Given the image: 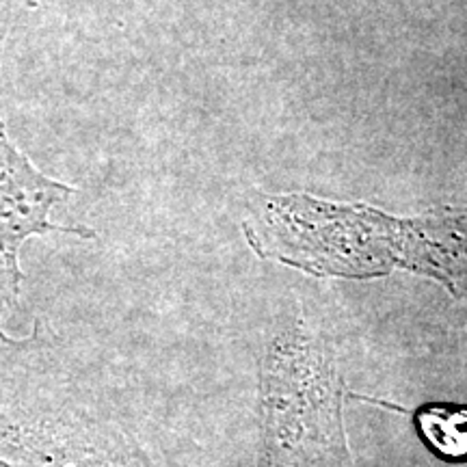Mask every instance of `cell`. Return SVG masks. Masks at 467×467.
Instances as JSON below:
<instances>
[{
    "label": "cell",
    "mask_w": 467,
    "mask_h": 467,
    "mask_svg": "<svg viewBox=\"0 0 467 467\" xmlns=\"http://www.w3.org/2000/svg\"><path fill=\"white\" fill-rule=\"evenodd\" d=\"M69 192L72 189L67 186L50 182L33 171L0 130V255L7 258L11 273L16 271L17 247L26 236L48 230L72 232L46 219L52 203Z\"/></svg>",
    "instance_id": "2"
},
{
    "label": "cell",
    "mask_w": 467,
    "mask_h": 467,
    "mask_svg": "<svg viewBox=\"0 0 467 467\" xmlns=\"http://www.w3.org/2000/svg\"><path fill=\"white\" fill-rule=\"evenodd\" d=\"M260 409V467H353L336 361L303 325L292 327L268 348Z\"/></svg>",
    "instance_id": "1"
},
{
    "label": "cell",
    "mask_w": 467,
    "mask_h": 467,
    "mask_svg": "<svg viewBox=\"0 0 467 467\" xmlns=\"http://www.w3.org/2000/svg\"><path fill=\"white\" fill-rule=\"evenodd\" d=\"M418 435L443 461H467V405L431 402L413 413Z\"/></svg>",
    "instance_id": "3"
}]
</instances>
